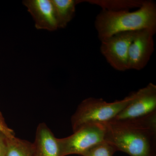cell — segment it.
I'll return each instance as SVG.
<instances>
[{
	"instance_id": "1",
	"label": "cell",
	"mask_w": 156,
	"mask_h": 156,
	"mask_svg": "<svg viewBox=\"0 0 156 156\" xmlns=\"http://www.w3.org/2000/svg\"><path fill=\"white\" fill-rule=\"evenodd\" d=\"M105 141L131 156H156V112L131 119L105 123Z\"/></svg>"
},
{
	"instance_id": "2",
	"label": "cell",
	"mask_w": 156,
	"mask_h": 156,
	"mask_svg": "<svg viewBox=\"0 0 156 156\" xmlns=\"http://www.w3.org/2000/svg\"><path fill=\"white\" fill-rule=\"evenodd\" d=\"M95 27L101 42L124 32L147 29L156 32V5L151 0L144 1L134 11L101 10L95 17Z\"/></svg>"
},
{
	"instance_id": "3",
	"label": "cell",
	"mask_w": 156,
	"mask_h": 156,
	"mask_svg": "<svg viewBox=\"0 0 156 156\" xmlns=\"http://www.w3.org/2000/svg\"><path fill=\"white\" fill-rule=\"evenodd\" d=\"M133 99V92L121 100L107 102L102 98L90 97L78 105L71 119L73 132L91 123H106L115 119Z\"/></svg>"
},
{
	"instance_id": "4",
	"label": "cell",
	"mask_w": 156,
	"mask_h": 156,
	"mask_svg": "<svg viewBox=\"0 0 156 156\" xmlns=\"http://www.w3.org/2000/svg\"><path fill=\"white\" fill-rule=\"evenodd\" d=\"M105 123H91L82 126L70 136L58 138L60 155L82 156L86 151L105 141Z\"/></svg>"
},
{
	"instance_id": "5",
	"label": "cell",
	"mask_w": 156,
	"mask_h": 156,
	"mask_svg": "<svg viewBox=\"0 0 156 156\" xmlns=\"http://www.w3.org/2000/svg\"><path fill=\"white\" fill-rule=\"evenodd\" d=\"M138 31L119 33L101 42V53L116 70H128V50Z\"/></svg>"
},
{
	"instance_id": "6",
	"label": "cell",
	"mask_w": 156,
	"mask_h": 156,
	"mask_svg": "<svg viewBox=\"0 0 156 156\" xmlns=\"http://www.w3.org/2000/svg\"><path fill=\"white\" fill-rule=\"evenodd\" d=\"M132 101L120 112L114 119H137L156 112V86L149 83L147 86L133 92Z\"/></svg>"
},
{
	"instance_id": "7",
	"label": "cell",
	"mask_w": 156,
	"mask_h": 156,
	"mask_svg": "<svg viewBox=\"0 0 156 156\" xmlns=\"http://www.w3.org/2000/svg\"><path fill=\"white\" fill-rule=\"evenodd\" d=\"M156 32L138 31L128 50V69L140 70L146 67L154 51V36Z\"/></svg>"
},
{
	"instance_id": "8",
	"label": "cell",
	"mask_w": 156,
	"mask_h": 156,
	"mask_svg": "<svg viewBox=\"0 0 156 156\" xmlns=\"http://www.w3.org/2000/svg\"><path fill=\"white\" fill-rule=\"evenodd\" d=\"M22 3L34 20L37 29L53 31L58 29L51 0H24Z\"/></svg>"
},
{
	"instance_id": "9",
	"label": "cell",
	"mask_w": 156,
	"mask_h": 156,
	"mask_svg": "<svg viewBox=\"0 0 156 156\" xmlns=\"http://www.w3.org/2000/svg\"><path fill=\"white\" fill-rule=\"evenodd\" d=\"M33 145L34 156H61L58 138L44 123L38 126Z\"/></svg>"
},
{
	"instance_id": "10",
	"label": "cell",
	"mask_w": 156,
	"mask_h": 156,
	"mask_svg": "<svg viewBox=\"0 0 156 156\" xmlns=\"http://www.w3.org/2000/svg\"><path fill=\"white\" fill-rule=\"evenodd\" d=\"M58 28H65L74 17L76 7L81 0H51Z\"/></svg>"
},
{
	"instance_id": "11",
	"label": "cell",
	"mask_w": 156,
	"mask_h": 156,
	"mask_svg": "<svg viewBox=\"0 0 156 156\" xmlns=\"http://www.w3.org/2000/svg\"><path fill=\"white\" fill-rule=\"evenodd\" d=\"M142 0H85L83 2L99 6L102 10L112 11H130L139 9L142 6Z\"/></svg>"
},
{
	"instance_id": "12",
	"label": "cell",
	"mask_w": 156,
	"mask_h": 156,
	"mask_svg": "<svg viewBox=\"0 0 156 156\" xmlns=\"http://www.w3.org/2000/svg\"><path fill=\"white\" fill-rule=\"evenodd\" d=\"M6 156H34L33 143L14 135L8 137Z\"/></svg>"
},
{
	"instance_id": "13",
	"label": "cell",
	"mask_w": 156,
	"mask_h": 156,
	"mask_svg": "<svg viewBox=\"0 0 156 156\" xmlns=\"http://www.w3.org/2000/svg\"><path fill=\"white\" fill-rule=\"evenodd\" d=\"M116 151V148L112 144L104 141L90 148L82 156H113Z\"/></svg>"
},
{
	"instance_id": "14",
	"label": "cell",
	"mask_w": 156,
	"mask_h": 156,
	"mask_svg": "<svg viewBox=\"0 0 156 156\" xmlns=\"http://www.w3.org/2000/svg\"><path fill=\"white\" fill-rule=\"evenodd\" d=\"M8 136L0 131V156H6Z\"/></svg>"
},
{
	"instance_id": "15",
	"label": "cell",
	"mask_w": 156,
	"mask_h": 156,
	"mask_svg": "<svg viewBox=\"0 0 156 156\" xmlns=\"http://www.w3.org/2000/svg\"><path fill=\"white\" fill-rule=\"evenodd\" d=\"M7 128H8V127L5 124L2 116L0 114V131L4 132L7 130Z\"/></svg>"
}]
</instances>
